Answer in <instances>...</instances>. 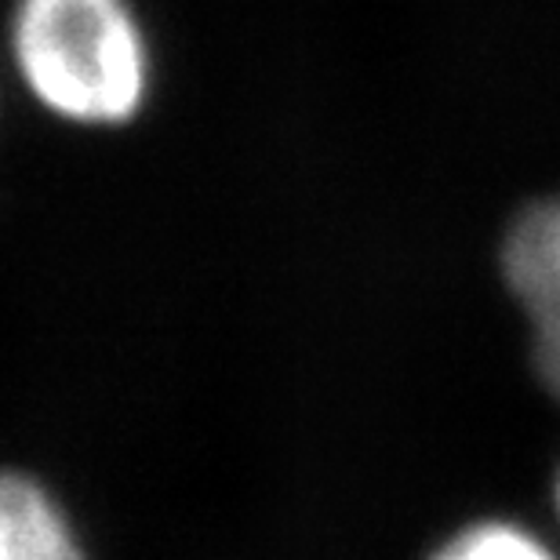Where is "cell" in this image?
Returning <instances> with one entry per match:
<instances>
[{
	"label": "cell",
	"mask_w": 560,
	"mask_h": 560,
	"mask_svg": "<svg viewBox=\"0 0 560 560\" xmlns=\"http://www.w3.org/2000/svg\"><path fill=\"white\" fill-rule=\"evenodd\" d=\"M499 273L528 317L539 383L560 400V189L528 200L499 241Z\"/></svg>",
	"instance_id": "7a4b0ae2"
},
{
	"label": "cell",
	"mask_w": 560,
	"mask_h": 560,
	"mask_svg": "<svg viewBox=\"0 0 560 560\" xmlns=\"http://www.w3.org/2000/svg\"><path fill=\"white\" fill-rule=\"evenodd\" d=\"M0 70H4V66H0Z\"/></svg>",
	"instance_id": "8992f818"
},
{
	"label": "cell",
	"mask_w": 560,
	"mask_h": 560,
	"mask_svg": "<svg viewBox=\"0 0 560 560\" xmlns=\"http://www.w3.org/2000/svg\"><path fill=\"white\" fill-rule=\"evenodd\" d=\"M0 560H95L73 506L37 469L0 463Z\"/></svg>",
	"instance_id": "3957f363"
},
{
	"label": "cell",
	"mask_w": 560,
	"mask_h": 560,
	"mask_svg": "<svg viewBox=\"0 0 560 560\" xmlns=\"http://www.w3.org/2000/svg\"><path fill=\"white\" fill-rule=\"evenodd\" d=\"M425 560H560V542L517 517H474L433 546Z\"/></svg>",
	"instance_id": "277c9868"
},
{
	"label": "cell",
	"mask_w": 560,
	"mask_h": 560,
	"mask_svg": "<svg viewBox=\"0 0 560 560\" xmlns=\"http://www.w3.org/2000/svg\"><path fill=\"white\" fill-rule=\"evenodd\" d=\"M553 517H557V528H560V463H557V474H553Z\"/></svg>",
	"instance_id": "5b68a950"
},
{
	"label": "cell",
	"mask_w": 560,
	"mask_h": 560,
	"mask_svg": "<svg viewBox=\"0 0 560 560\" xmlns=\"http://www.w3.org/2000/svg\"><path fill=\"white\" fill-rule=\"evenodd\" d=\"M0 66L44 120L81 136L142 125L161 88L139 0H8Z\"/></svg>",
	"instance_id": "6da1fadb"
}]
</instances>
